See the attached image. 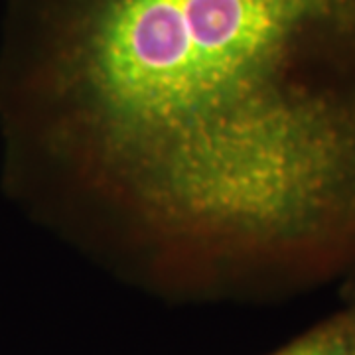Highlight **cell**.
I'll return each mask as SVG.
<instances>
[{
    "instance_id": "obj_1",
    "label": "cell",
    "mask_w": 355,
    "mask_h": 355,
    "mask_svg": "<svg viewBox=\"0 0 355 355\" xmlns=\"http://www.w3.org/2000/svg\"><path fill=\"white\" fill-rule=\"evenodd\" d=\"M18 55L156 209L280 247L355 223V0H20Z\"/></svg>"
},
{
    "instance_id": "obj_2",
    "label": "cell",
    "mask_w": 355,
    "mask_h": 355,
    "mask_svg": "<svg viewBox=\"0 0 355 355\" xmlns=\"http://www.w3.org/2000/svg\"><path fill=\"white\" fill-rule=\"evenodd\" d=\"M355 347V310L334 318L272 355H352Z\"/></svg>"
},
{
    "instance_id": "obj_3",
    "label": "cell",
    "mask_w": 355,
    "mask_h": 355,
    "mask_svg": "<svg viewBox=\"0 0 355 355\" xmlns=\"http://www.w3.org/2000/svg\"><path fill=\"white\" fill-rule=\"evenodd\" d=\"M352 355H355V347H354V352H352Z\"/></svg>"
}]
</instances>
